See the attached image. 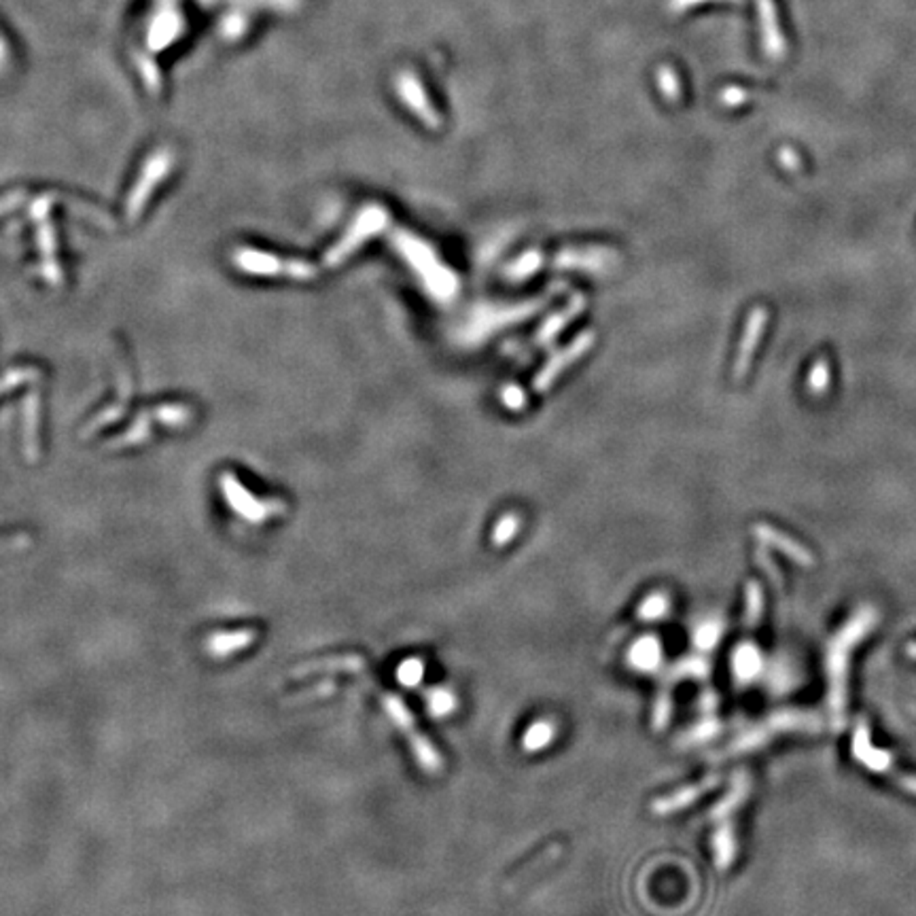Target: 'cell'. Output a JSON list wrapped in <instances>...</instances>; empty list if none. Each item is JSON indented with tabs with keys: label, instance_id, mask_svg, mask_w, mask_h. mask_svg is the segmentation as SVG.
<instances>
[{
	"label": "cell",
	"instance_id": "obj_1",
	"mask_svg": "<svg viewBox=\"0 0 916 916\" xmlns=\"http://www.w3.org/2000/svg\"><path fill=\"white\" fill-rule=\"evenodd\" d=\"M878 624L874 606H859L847 622L836 630L825 647V676H827V711L832 728L836 732L847 726L849 702V670L853 651L872 634Z\"/></svg>",
	"mask_w": 916,
	"mask_h": 916
},
{
	"label": "cell",
	"instance_id": "obj_2",
	"mask_svg": "<svg viewBox=\"0 0 916 916\" xmlns=\"http://www.w3.org/2000/svg\"><path fill=\"white\" fill-rule=\"evenodd\" d=\"M824 730V717L816 711L810 709H779L755 721L754 726L745 728L743 732L737 734V738L730 745L723 746L715 755H711L713 762H726L738 755L755 754L772 743L774 738L785 737V734H816Z\"/></svg>",
	"mask_w": 916,
	"mask_h": 916
},
{
	"label": "cell",
	"instance_id": "obj_3",
	"mask_svg": "<svg viewBox=\"0 0 916 916\" xmlns=\"http://www.w3.org/2000/svg\"><path fill=\"white\" fill-rule=\"evenodd\" d=\"M384 709H387L390 721H393L395 726L404 732V737L410 740L412 751L414 755H416L420 768H424L427 772H437V770L441 768V757L437 755L431 740L418 734L416 721H414L410 709H407L399 698L393 696V694H387V696H384Z\"/></svg>",
	"mask_w": 916,
	"mask_h": 916
},
{
	"label": "cell",
	"instance_id": "obj_4",
	"mask_svg": "<svg viewBox=\"0 0 916 916\" xmlns=\"http://www.w3.org/2000/svg\"><path fill=\"white\" fill-rule=\"evenodd\" d=\"M384 225H387V210L380 206L365 208L363 213H361V217L354 221L353 227L346 231V236L325 255V266L327 267L340 266L354 249L361 247L371 233L380 231Z\"/></svg>",
	"mask_w": 916,
	"mask_h": 916
},
{
	"label": "cell",
	"instance_id": "obj_5",
	"mask_svg": "<svg viewBox=\"0 0 916 916\" xmlns=\"http://www.w3.org/2000/svg\"><path fill=\"white\" fill-rule=\"evenodd\" d=\"M397 247L404 250L407 259L412 261V266L416 267V270L423 274L424 278H427L429 289L433 291V293L443 297L454 289V284H457L454 283V276L448 270H443V267L437 266L433 253H429L427 247L414 242L412 238H407V236H401V240H397Z\"/></svg>",
	"mask_w": 916,
	"mask_h": 916
},
{
	"label": "cell",
	"instance_id": "obj_6",
	"mask_svg": "<svg viewBox=\"0 0 916 916\" xmlns=\"http://www.w3.org/2000/svg\"><path fill=\"white\" fill-rule=\"evenodd\" d=\"M851 754L863 768L874 774H889L894 770V755L891 751L878 749L872 743V732L866 720H857L853 740H851Z\"/></svg>",
	"mask_w": 916,
	"mask_h": 916
},
{
	"label": "cell",
	"instance_id": "obj_7",
	"mask_svg": "<svg viewBox=\"0 0 916 916\" xmlns=\"http://www.w3.org/2000/svg\"><path fill=\"white\" fill-rule=\"evenodd\" d=\"M592 344H594V334H592V331H586V334H581L580 337H577V340L571 342L569 346L563 350V353L554 354V357L547 361V365L544 367V370L539 371V376L535 378L533 387H535L537 393H545V390L552 387V382L556 380L558 373L563 371L564 367H569L571 363H575V361L580 359L581 354L592 346Z\"/></svg>",
	"mask_w": 916,
	"mask_h": 916
},
{
	"label": "cell",
	"instance_id": "obj_8",
	"mask_svg": "<svg viewBox=\"0 0 916 916\" xmlns=\"http://www.w3.org/2000/svg\"><path fill=\"white\" fill-rule=\"evenodd\" d=\"M720 783L721 781L717 774H709V777H704L702 781H696V783L681 787V790L668 793V796L658 798V800L651 804V810L660 816L673 815L676 810H684L687 807H692V804H696L704 793L713 791Z\"/></svg>",
	"mask_w": 916,
	"mask_h": 916
},
{
	"label": "cell",
	"instance_id": "obj_9",
	"mask_svg": "<svg viewBox=\"0 0 916 916\" xmlns=\"http://www.w3.org/2000/svg\"><path fill=\"white\" fill-rule=\"evenodd\" d=\"M749 793H751V777H749V772L740 770V772H737L732 777L730 790L723 793L721 800L717 802L713 808H711L709 819L715 821V824L732 819V816L745 807V802L749 800Z\"/></svg>",
	"mask_w": 916,
	"mask_h": 916
},
{
	"label": "cell",
	"instance_id": "obj_10",
	"mask_svg": "<svg viewBox=\"0 0 916 916\" xmlns=\"http://www.w3.org/2000/svg\"><path fill=\"white\" fill-rule=\"evenodd\" d=\"M732 675L740 685H749L757 681L763 673V656L754 641L738 643L737 650L732 651L730 658Z\"/></svg>",
	"mask_w": 916,
	"mask_h": 916
},
{
	"label": "cell",
	"instance_id": "obj_11",
	"mask_svg": "<svg viewBox=\"0 0 916 916\" xmlns=\"http://www.w3.org/2000/svg\"><path fill=\"white\" fill-rule=\"evenodd\" d=\"M711 851H713V861L720 872H728L734 866L738 855V842H737V832H734L732 821H720L717 824V830L711 836Z\"/></svg>",
	"mask_w": 916,
	"mask_h": 916
},
{
	"label": "cell",
	"instance_id": "obj_12",
	"mask_svg": "<svg viewBox=\"0 0 916 916\" xmlns=\"http://www.w3.org/2000/svg\"><path fill=\"white\" fill-rule=\"evenodd\" d=\"M662 643L653 634H645V637L634 641L628 651L630 668L639 670V673H656L662 667Z\"/></svg>",
	"mask_w": 916,
	"mask_h": 916
},
{
	"label": "cell",
	"instance_id": "obj_13",
	"mask_svg": "<svg viewBox=\"0 0 916 916\" xmlns=\"http://www.w3.org/2000/svg\"><path fill=\"white\" fill-rule=\"evenodd\" d=\"M180 31H183V17H180V13H177V11H163V13L155 17V22L149 28V49H163V47L179 37Z\"/></svg>",
	"mask_w": 916,
	"mask_h": 916
},
{
	"label": "cell",
	"instance_id": "obj_14",
	"mask_svg": "<svg viewBox=\"0 0 916 916\" xmlns=\"http://www.w3.org/2000/svg\"><path fill=\"white\" fill-rule=\"evenodd\" d=\"M711 675V664L707 658L702 656H690L673 664V668L668 670L667 679L668 681H681V679H707Z\"/></svg>",
	"mask_w": 916,
	"mask_h": 916
},
{
	"label": "cell",
	"instance_id": "obj_15",
	"mask_svg": "<svg viewBox=\"0 0 916 916\" xmlns=\"http://www.w3.org/2000/svg\"><path fill=\"white\" fill-rule=\"evenodd\" d=\"M583 303H586V301H583L581 295L573 297V300H571V303H569L567 310H563L560 314H556V317H552L550 320H547V325H544V329H541L539 334H537V342H539V344L550 342L552 337L556 336L560 329H564V327L569 325L571 318L577 317V314L583 310Z\"/></svg>",
	"mask_w": 916,
	"mask_h": 916
},
{
	"label": "cell",
	"instance_id": "obj_16",
	"mask_svg": "<svg viewBox=\"0 0 916 916\" xmlns=\"http://www.w3.org/2000/svg\"><path fill=\"white\" fill-rule=\"evenodd\" d=\"M720 734H721V721L717 720L715 715H709V717H704L700 723H696V726H692L690 730L681 737L679 743L684 746H696V745L711 743V740L720 737Z\"/></svg>",
	"mask_w": 916,
	"mask_h": 916
},
{
	"label": "cell",
	"instance_id": "obj_17",
	"mask_svg": "<svg viewBox=\"0 0 916 916\" xmlns=\"http://www.w3.org/2000/svg\"><path fill=\"white\" fill-rule=\"evenodd\" d=\"M554 734H556V730H554V723L544 721V720L535 721L533 726H530L528 730L524 732L522 749L528 751V754H537V751H544L545 746L554 740Z\"/></svg>",
	"mask_w": 916,
	"mask_h": 916
},
{
	"label": "cell",
	"instance_id": "obj_18",
	"mask_svg": "<svg viewBox=\"0 0 916 916\" xmlns=\"http://www.w3.org/2000/svg\"><path fill=\"white\" fill-rule=\"evenodd\" d=\"M723 637V624L720 620H707L700 624L698 628H694L692 643L698 651H713Z\"/></svg>",
	"mask_w": 916,
	"mask_h": 916
},
{
	"label": "cell",
	"instance_id": "obj_19",
	"mask_svg": "<svg viewBox=\"0 0 916 916\" xmlns=\"http://www.w3.org/2000/svg\"><path fill=\"white\" fill-rule=\"evenodd\" d=\"M668 609H670V600L664 592H653L651 597H647L643 603L639 605V620L641 622H658L662 620V617L668 615Z\"/></svg>",
	"mask_w": 916,
	"mask_h": 916
},
{
	"label": "cell",
	"instance_id": "obj_20",
	"mask_svg": "<svg viewBox=\"0 0 916 916\" xmlns=\"http://www.w3.org/2000/svg\"><path fill=\"white\" fill-rule=\"evenodd\" d=\"M763 614V594L757 583L746 586V600H745V626L749 630L757 628Z\"/></svg>",
	"mask_w": 916,
	"mask_h": 916
},
{
	"label": "cell",
	"instance_id": "obj_21",
	"mask_svg": "<svg viewBox=\"0 0 916 916\" xmlns=\"http://www.w3.org/2000/svg\"><path fill=\"white\" fill-rule=\"evenodd\" d=\"M427 707L431 711V715L446 717L457 709V698H454V694L450 690H446V687H433V690H429L427 694Z\"/></svg>",
	"mask_w": 916,
	"mask_h": 916
},
{
	"label": "cell",
	"instance_id": "obj_22",
	"mask_svg": "<svg viewBox=\"0 0 916 916\" xmlns=\"http://www.w3.org/2000/svg\"><path fill=\"white\" fill-rule=\"evenodd\" d=\"M424 675V662L420 658H410L404 660L397 668V681L406 687H416Z\"/></svg>",
	"mask_w": 916,
	"mask_h": 916
},
{
	"label": "cell",
	"instance_id": "obj_23",
	"mask_svg": "<svg viewBox=\"0 0 916 916\" xmlns=\"http://www.w3.org/2000/svg\"><path fill=\"white\" fill-rule=\"evenodd\" d=\"M670 713H673V698H670L668 690H660L656 698V704H653V728H656V730H664L667 723L670 721Z\"/></svg>",
	"mask_w": 916,
	"mask_h": 916
},
{
	"label": "cell",
	"instance_id": "obj_24",
	"mask_svg": "<svg viewBox=\"0 0 916 916\" xmlns=\"http://www.w3.org/2000/svg\"><path fill=\"white\" fill-rule=\"evenodd\" d=\"M518 527H520V520H518V516H513V513L501 518L497 528H494V533H493L494 545L503 547L510 544V541L513 539V535L518 533Z\"/></svg>",
	"mask_w": 916,
	"mask_h": 916
},
{
	"label": "cell",
	"instance_id": "obj_25",
	"mask_svg": "<svg viewBox=\"0 0 916 916\" xmlns=\"http://www.w3.org/2000/svg\"><path fill=\"white\" fill-rule=\"evenodd\" d=\"M138 66H140V77H143L144 85H147L149 93H160L161 90V77H160V70H157L155 62L151 60V57H140L138 60Z\"/></svg>",
	"mask_w": 916,
	"mask_h": 916
},
{
	"label": "cell",
	"instance_id": "obj_26",
	"mask_svg": "<svg viewBox=\"0 0 916 916\" xmlns=\"http://www.w3.org/2000/svg\"><path fill=\"white\" fill-rule=\"evenodd\" d=\"M541 261H544V259H541V255H537V253H528V255L520 257V259H518L516 264H513L511 270H510L511 272V278L528 276V274H533L537 267L541 266Z\"/></svg>",
	"mask_w": 916,
	"mask_h": 916
},
{
	"label": "cell",
	"instance_id": "obj_27",
	"mask_svg": "<svg viewBox=\"0 0 916 916\" xmlns=\"http://www.w3.org/2000/svg\"><path fill=\"white\" fill-rule=\"evenodd\" d=\"M501 399H503L505 407H510V410H522V406L527 404V395L518 387H505L501 390Z\"/></svg>",
	"mask_w": 916,
	"mask_h": 916
},
{
	"label": "cell",
	"instance_id": "obj_28",
	"mask_svg": "<svg viewBox=\"0 0 916 916\" xmlns=\"http://www.w3.org/2000/svg\"><path fill=\"white\" fill-rule=\"evenodd\" d=\"M895 783L900 785L903 791H908L910 796H916V777H912V774H897Z\"/></svg>",
	"mask_w": 916,
	"mask_h": 916
},
{
	"label": "cell",
	"instance_id": "obj_29",
	"mask_svg": "<svg viewBox=\"0 0 916 916\" xmlns=\"http://www.w3.org/2000/svg\"><path fill=\"white\" fill-rule=\"evenodd\" d=\"M4 60H7V45H4V40L0 39V64H3Z\"/></svg>",
	"mask_w": 916,
	"mask_h": 916
},
{
	"label": "cell",
	"instance_id": "obj_30",
	"mask_svg": "<svg viewBox=\"0 0 916 916\" xmlns=\"http://www.w3.org/2000/svg\"><path fill=\"white\" fill-rule=\"evenodd\" d=\"M906 653H908L910 658H916V643H910V645H908V650H906Z\"/></svg>",
	"mask_w": 916,
	"mask_h": 916
}]
</instances>
